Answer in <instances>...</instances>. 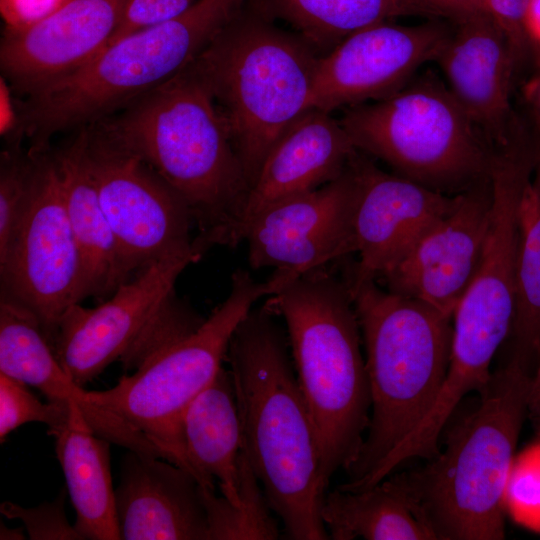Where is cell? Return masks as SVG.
Here are the masks:
<instances>
[{
  "instance_id": "cell-1",
  "label": "cell",
  "mask_w": 540,
  "mask_h": 540,
  "mask_svg": "<svg viewBox=\"0 0 540 540\" xmlns=\"http://www.w3.org/2000/svg\"><path fill=\"white\" fill-rule=\"evenodd\" d=\"M264 304L235 329L226 352L242 450L271 510L293 540H324L327 487L319 443L288 353V336Z\"/></svg>"
},
{
  "instance_id": "cell-2",
  "label": "cell",
  "mask_w": 540,
  "mask_h": 540,
  "mask_svg": "<svg viewBox=\"0 0 540 540\" xmlns=\"http://www.w3.org/2000/svg\"><path fill=\"white\" fill-rule=\"evenodd\" d=\"M148 164L185 202L196 248L237 245L250 190L227 123L191 65L97 123Z\"/></svg>"
},
{
  "instance_id": "cell-3",
  "label": "cell",
  "mask_w": 540,
  "mask_h": 540,
  "mask_svg": "<svg viewBox=\"0 0 540 540\" xmlns=\"http://www.w3.org/2000/svg\"><path fill=\"white\" fill-rule=\"evenodd\" d=\"M532 374L505 360L426 463L390 477L435 540L505 538L504 493L528 417Z\"/></svg>"
},
{
  "instance_id": "cell-4",
  "label": "cell",
  "mask_w": 540,
  "mask_h": 540,
  "mask_svg": "<svg viewBox=\"0 0 540 540\" xmlns=\"http://www.w3.org/2000/svg\"><path fill=\"white\" fill-rule=\"evenodd\" d=\"M265 305L286 323L328 488L331 477L357 459L371 414L370 386L352 296L343 275L337 276L326 265L270 295Z\"/></svg>"
},
{
  "instance_id": "cell-5",
  "label": "cell",
  "mask_w": 540,
  "mask_h": 540,
  "mask_svg": "<svg viewBox=\"0 0 540 540\" xmlns=\"http://www.w3.org/2000/svg\"><path fill=\"white\" fill-rule=\"evenodd\" d=\"M344 279L366 353L371 414L361 451L338 487L358 491L433 406L449 366L453 325L452 317L374 280Z\"/></svg>"
},
{
  "instance_id": "cell-6",
  "label": "cell",
  "mask_w": 540,
  "mask_h": 540,
  "mask_svg": "<svg viewBox=\"0 0 540 540\" xmlns=\"http://www.w3.org/2000/svg\"><path fill=\"white\" fill-rule=\"evenodd\" d=\"M319 58L247 0L190 64L227 123L250 187L275 142L308 109Z\"/></svg>"
},
{
  "instance_id": "cell-7",
  "label": "cell",
  "mask_w": 540,
  "mask_h": 540,
  "mask_svg": "<svg viewBox=\"0 0 540 540\" xmlns=\"http://www.w3.org/2000/svg\"><path fill=\"white\" fill-rule=\"evenodd\" d=\"M247 0H198L109 44L87 65L21 101L31 149L119 112L187 68Z\"/></svg>"
},
{
  "instance_id": "cell-8",
  "label": "cell",
  "mask_w": 540,
  "mask_h": 540,
  "mask_svg": "<svg viewBox=\"0 0 540 540\" xmlns=\"http://www.w3.org/2000/svg\"><path fill=\"white\" fill-rule=\"evenodd\" d=\"M230 286L196 330L155 350L114 387L81 389L79 405L95 431L108 428L111 413L142 434L162 458L192 473L182 437L184 413L222 368L239 323L267 296L265 281L257 282L243 269L232 274Z\"/></svg>"
},
{
  "instance_id": "cell-9",
  "label": "cell",
  "mask_w": 540,
  "mask_h": 540,
  "mask_svg": "<svg viewBox=\"0 0 540 540\" xmlns=\"http://www.w3.org/2000/svg\"><path fill=\"white\" fill-rule=\"evenodd\" d=\"M339 120L357 150L432 190L455 195L490 177L493 149L433 74L344 108Z\"/></svg>"
},
{
  "instance_id": "cell-10",
  "label": "cell",
  "mask_w": 540,
  "mask_h": 540,
  "mask_svg": "<svg viewBox=\"0 0 540 540\" xmlns=\"http://www.w3.org/2000/svg\"><path fill=\"white\" fill-rule=\"evenodd\" d=\"M200 258L178 255L156 261L93 308L69 307L51 338L69 377L80 387L121 361L136 369L152 352L196 330L204 321L175 296L183 270Z\"/></svg>"
},
{
  "instance_id": "cell-11",
  "label": "cell",
  "mask_w": 540,
  "mask_h": 540,
  "mask_svg": "<svg viewBox=\"0 0 540 540\" xmlns=\"http://www.w3.org/2000/svg\"><path fill=\"white\" fill-rule=\"evenodd\" d=\"M80 129L84 161L127 278L164 258L187 254L201 258L191 235L193 219L180 196L97 125Z\"/></svg>"
},
{
  "instance_id": "cell-12",
  "label": "cell",
  "mask_w": 540,
  "mask_h": 540,
  "mask_svg": "<svg viewBox=\"0 0 540 540\" xmlns=\"http://www.w3.org/2000/svg\"><path fill=\"white\" fill-rule=\"evenodd\" d=\"M27 206L0 256V296L32 311L49 339L66 310L81 303V261L52 148L32 150Z\"/></svg>"
},
{
  "instance_id": "cell-13",
  "label": "cell",
  "mask_w": 540,
  "mask_h": 540,
  "mask_svg": "<svg viewBox=\"0 0 540 540\" xmlns=\"http://www.w3.org/2000/svg\"><path fill=\"white\" fill-rule=\"evenodd\" d=\"M358 182L351 165L334 181L278 204L247 228L251 268H273L267 296L314 269L354 254Z\"/></svg>"
},
{
  "instance_id": "cell-14",
  "label": "cell",
  "mask_w": 540,
  "mask_h": 540,
  "mask_svg": "<svg viewBox=\"0 0 540 540\" xmlns=\"http://www.w3.org/2000/svg\"><path fill=\"white\" fill-rule=\"evenodd\" d=\"M451 33L432 20L415 26L385 21L350 34L320 56L308 109L333 113L394 94L421 65L436 61Z\"/></svg>"
},
{
  "instance_id": "cell-15",
  "label": "cell",
  "mask_w": 540,
  "mask_h": 540,
  "mask_svg": "<svg viewBox=\"0 0 540 540\" xmlns=\"http://www.w3.org/2000/svg\"><path fill=\"white\" fill-rule=\"evenodd\" d=\"M351 165L358 182L354 253L343 275L353 282L377 281L458 204L444 194L379 168L357 150Z\"/></svg>"
},
{
  "instance_id": "cell-16",
  "label": "cell",
  "mask_w": 540,
  "mask_h": 540,
  "mask_svg": "<svg viewBox=\"0 0 540 540\" xmlns=\"http://www.w3.org/2000/svg\"><path fill=\"white\" fill-rule=\"evenodd\" d=\"M127 1L67 0L28 26L4 27L2 76L28 97L73 74L107 47Z\"/></svg>"
},
{
  "instance_id": "cell-17",
  "label": "cell",
  "mask_w": 540,
  "mask_h": 540,
  "mask_svg": "<svg viewBox=\"0 0 540 540\" xmlns=\"http://www.w3.org/2000/svg\"><path fill=\"white\" fill-rule=\"evenodd\" d=\"M491 207L489 177L460 193L456 207L376 282L452 317L479 269Z\"/></svg>"
},
{
  "instance_id": "cell-18",
  "label": "cell",
  "mask_w": 540,
  "mask_h": 540,
  "mask_svg": "<svg viewBox=\"0 0 540 540\" xmlns=\"http://www.w3.org/2000/svg\"><path fill=\"white\" fill-rule=\"evenodd\" d=\"M357 151L339 118L309 108L275 142L250 187L237 245L263 212L334 181Z\"/></svg>"
},
{
  "instance_id": "cell-19",
  "label": "cell",
  "mask_w": 540,
  "mask_h": 540,
  "mask_svg": "<svg viewBox=\"0 0 540 540\" xmlns=\"http://www.w3.org/2000/svg\"><path fill=\"white\" fill-rule=\"evenodd\" d=\"M455 25L436 62L449 90L494 150L507 141L518 117L511 102L518 65L489 15Z\"/></svg>"
},
{
  "instance_id": "cell-20",
  "label": "cell",
  "mask_w": 540,
  "mask_h": 540,
  "mask_svg": "<svg viewBox=\"0 0 540 540\" xmlns=\"http://www.w3.org/2000/svg\"><path fill=\"white\" fill-rule=\"evenodd\" d=\"M120 539L209 540L202 487L188 470L129 450L115 489Z\"/></svg>"
},
{
  "instance_id": "cell-21",
  "label": "cell",
  "mask_w": 540,
  "mask_h": 540,
  "mask_svg": "<svg viewBox=\"0 0 540 540\" xmlns=\"http://www.w3.org/2000/svg\"><path fill=\"white\" fill-rule=\"evenodd\" d=\"M81 261V300L104 298L128 281L118 245L100 205L83 155V135L52 149Z\"/></svg>"
},
{
  "instance_id": "cell-22",
  "label": "cell",
  "mask_w": 540,
  "mask_h": 540,
  "mask_svg": "<svg viewBox=\"0 0 540 540\" xmlns=\"http://www.w3.org/2000/svg\"><path fill=\"white\" fill-rule=\"evenodd\" d=\"M182 437L192 474L233 505L240 504L241 424L233 382L223 366L192 400L182 420Z\"/></svg>"
},
{
  "instance_id": "cell-23",
  "label": "cell",
  "mask_w": 540,
  "mask_h": 540,
  "mask_svg": "<svg viewBox=\"0 0 540 540\" xmlns=\"http://www.w3.org/2000/svg\"><path fill=\"white\" fill-rule=\"evenodd\" d=\"M52 436L75 509V528L83 540H119L110 441L91 428L79 406Z\"/></svg>"
},
{
  "instance_id": "cell-24",
  "label": "cell",
  "mask_w": 540,
  "mask_h": 540,
  "mask_svg": "<svg viewBox=\"0 0 540 540\" xmlns=\"http://www.w3.org/2000/svg\"><path fill=\"white\" fill-rule=\"evenodd\" d=\"M530 110L537 151L518 208L516 307L505 360L533 374L540 352V113L532 106Z\"/></svg>"
},
{
  "instance_id": "cell-25",
  "label": "cell",
  "mask_w": 540,
  "mask_h": 540,
  "mask_svg": "<svg viewBox=\"0 0 540 540\" xmlns=\"http://www.w3.org/2000/svg\"><path fill=\"white\" fill-rule=\"evenodd\" d=\"M321 518L333 540H435L390 477L363 490L327 492Z\"/></svg>"
},
{
  "instance_id": "cell-26",
  "label": "cell",
  "mask_w": 540,
  "mask_h": 540,
  "mask_svg": "<svg viewBox=\"0 0 540 540\" xmlns=\"http://www.w3.org/2000/svg\"><path fill=\"white\" fill-rule=\"evenodd\" d=\"M290 25L320 55L368 26L411 15L428 16L411 0H252Z\"/></svg>"
},
{
  "instance_id": "cell-27",
  "label": "cell",
  "mask_w": 540,
  "mask_h": 540,
  "mask_svg": "<svg viewBox=\"0 0 540 540\" xmlns=\"http://www.w3.org/2000/svg\"><path fill=\"white\" fill-rule=\"evenodd\" d=\"M0 372L42 392L48 401L78 403V386L58 360L38 317L0 296Z\"/></svg>"
},
{
  "instance_id": "cell-28",
  "label": "cell",
  "mask_w": 540,
  "mask_h": 540,
  "mask_svg": "<svg viewBox=\"0 0 540 540\" xmlns=\"http://www.w3.org/2000/svg\"><path fill=\"white\" fill-rule=\"evenodd\" d=\"M240 504L233 505L215 490L202 486L209 540H272L280 537L261 484L241 449L239 460Z\"/></svg>"
},
{
  "instance_id": "cell-29",
  "label": "cell",
  "mask_w": 540,
  "mask_h": 540,
  "mask_svg": "<svg viewBox=\"0 0 540 540\" xmlns=\"http://www.w3.org/2000/svg\"><path fill=\"white\" fill-rule=\"evenodd\" d=\"M25 383L0 372V440L16 428L30 422L48 426L53 435L68 421L77 403L42 402L27 388ZM80 407V406H79Z\"/></svg>"
},
{
  "instance_id": "cell-30",
  "label": "cell",
  "mask_w": 540,
  "mask_h": 540,
  "mask_svg": "<svg viewBox=\"0 0 540 540\" xmlns=\"http://www.w3.org/2000/svg\"><path fill=\"white\" fill-rule=\"evenodd\" d=\"M504 510L517 525L540 535V435L514 456Z\"/></svg>"
},
{
  "instance_id": "cell-31",
  "label": "cell",
  "mask_w": 540,
  "mask_h": 540,
  "mask_svg": "<svg viewBox=\"0 0 540 540\" xmlns=\"http://www.w3.org/2000/svg\"><path fill=\"white\" fill-rule=\"evenodd\" d=\"M35 167L34 153L4 148L0 159V256L7 250L23 216Z\"/></svg>"
},
{
  "instance_id": "cell-32",
  "label": "cell",
  "mask_w": 540,
  "mask_h": 540,
  "mask_svg": "<svg viewBox=\"0 0 540 540\" xmlns=\"http://www.w3.org/2000/svg\"><path fill=\"white\" fill-rule=\"evenodd\" d=\"M66 491L67 489H62L53 501L35 507L26 508L5 501L0 505V512L8 519L20 520L31 540H83L66 517Z\"/></svg>"
},
{
  "instance_id": "cell-33",
  "label": "cell",
  "mask_w": 540,
  "mask_h": 540,
  "mask_svg": "<svg viewBox=\"0 0 540 540\" xmlns=\"http://www.w3.org/2000/svg\"><path fill=\"white\" fill-rule=\"evenodd\" d=\"M196 1L198 0H128L109 44L139 29L174 18Z\"/></svg>"
},
{
  "instance_id": "cell-34",
  "label": "cell",
  "mask_w": 540,
  "mask_h": 540,
  "mask_svg": "<svg viewBox=\"0 0 540 540\" xmlns=\"http://www.w3.org/2000/svg\"><path fill=\"white\" fill-rule=\"evenodd\" d=\"M529 0H487L488 13L507 39L518 68L532 50L525 19Z\"/></svg>"
},
{
  "instance_id": "cell-35",
  "label": "cell",
  "mask_w": 540,
  "mask_h": 540,
  "mask_svg": "<svg viewBox=\"0 0 540 540\" xmlns=\"http://www.w3.org/2000/svg\"><path fill=\"white\" fill-rule=\"evenodd\" d=\"M0 135L5 148L21 147L25 137L24 120L21 101L9 82L0 77Z\"/></svg>"
},
{
  "instance_id": "cell-36",
  "label": "cell",
  "mask_w": 540,
  "mask_h": 540,
  "mask_svg": "<svg viewBox=\"0 0 540 540\" xmlns=\"http://www.w3.org/2000/svg\"><path fill=\"white\" fill-rule=\"evenodd\" d=\"M67 0H0L7 28H22L49 15Z\"/></svg>"
},
{
  "instance_id": "cell-37",
  "label": "cell",
  "mask_w": 540,
  "mask_h": 540,
  "mask_svg": "<svg viewBox=\"0 0 540 540\" xmlns=\"http://www.w3.org/2000/svg\"><path fill=\"white\" fill-rule=\"evenodd\" d=\"M422 8L428 17H441L454 24L462 23L482 13L473 0H411ZM487 15V14H485Z\"/></svg>"
},
{
  "instance_id": "cell-38",
  "label": "cell",
  "mask_w": 540,
  "mask_h": 540,
  "mask_svg": "<svg viewBox=\"0 0 540 540\" xmlns=\"http://www.w3.org/2000/svg\"><path fill=\"white\" fill-rule=\"evenodd\" d=\"M528 418L540 435V352L530 381Z\"/></svg>"
},
{
  "instance_id": "cell-39",
  "label": "cell",
  "mask_w": 540,
  "mask_h": 540,
  "mask_svg": "<svg viewBox=\"0 0 540 540\" xmlns=\"http://www.w3.org/2000/svg\"><path fill=\"white\" fill-rule=\"evenodd\" d=\"M525 26L532 50L537 54L540 66V0H529Z\"/></svg>"
},
{
  "instance_id": "cell-40",
  "label": "cell",
  "mask_w": 540,
  "mask_h": 540,
  "mask_svg": "<svg viewBox=\"0 0 540 540\" xmlns=\"http://www.w3.org/2000/svg\"><path fill=\"white\" fill-rule=\"evenodd\" d=\"M526 101L540 113V69L525 87Z\"/></svg>"
},
{
  "instance_id": "cell-41",
  "label": "cell",
  "mask_w": 540,
  "mask_h": 540,
  "mask_svg": "<svg viewBox=\"0 0 540 540\" xmlns=\"http://www.w3.org/2000/svg\"><path fill=\"white\" fill-rule=\"evenodd\" d=\"M25 534L22 528H9L1 523L0 539L1 540H23Z\"/></svg>"
},
{
  "instance_id": "cell-42",
  "label": "cell",
  "mask_w": 540,
  "mask_h": 540,
  "mask_svg": "<svg viewBox=\"0 0 540 540\" xmlns=\"http://www.w3.org/2000/svg\"><path fill=\"white\" fill-rule=\"evenodd\" d=\"M473 1H474V3L476 4V6L478 7V9H479L482 13L489 15V13H488L487 0H473Z\"/></svg>"
}]
</instances>
